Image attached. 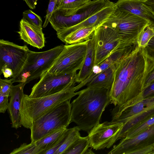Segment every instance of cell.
Here are the masks:
<instances>
[{
	"mask_svg": "<svg viewBox=\"0 0 154 154\" xmlns=\"http://www.w3.org/2000/svg\"><path fill=\"white\" fill-rule=\"evenodd\" d=\"M57 0H50L47 10L45 20L43 27L45 28L47 26L52 14L57 10Z\"/></svg>",
	"mask_w": 154,
	"mask_h": 154,
	"instance_id": "obj_34",
	"label": "cell"
},
{
	"mask_svg": "<svg viewBox=\"0 0 154 154\" xmlns=\"http://www.w3.org/2000/svg\"><path fill=\"white\" fill-rule=\"evenodd\" d=\"M91 0H57L58 10L63 15L68 16L75 14Z\"/></svg>",
	"mask_w": 154,
	"mask_h": 154,
	"instance_id": "obj_24",
	"label": "cell"
},
{
	"mask_svg": "<svg viewBox=\"0 0 154 154\" xmlns=\"http://www.w3.org/2000/svg\"><path fill=\"white\" fill-rule=\"evenodd\" d=\"M26 84L20 82L13 85L8 110L11 122V127L16 129L21 127L20 110L24 94L23 90Z\"/></svg>",
	"mask_w": 154,
	"mask_h": 154,
	"instance_id": "obj_15",
	"label": "cell"
},
{
	"mask_svg": "<svg viewBox=\"0 0 154 154\" xmlns=\"http://www.w3.org/2000/svg\"><path fill=\"white\" fill-rule=\"evenodd\" d=\"M149 25L145 19L117 7L102 25L111 28L118 33L121 38L120 49L136 43L139 34Z\"/></svg>",
	"mask_w": 154,
	"mask_h": 154,
	"instance_id": "obj_4",
	"label": "cell"
},
{
	"mask_svg": "<svg viewBox=\"0 0 154 154\" xmlns=\"http://www.w3.org/2000/svg\"><path fill=\"white\" fill-rule=\"evenodd\" d=\"M80 130L78 126L69 128L68 133L63 143L55 154H63L71 145L81 136L79 132Z\"/></svg>",
	"mask_w": 154,
	"mask_h": 154,
	"instance_id": "obj_27",
	"label": "cell"
},
{
	"mask_svg": "<svg viewBox=\"0 0 154 154\" xmlns=\"http://www.w3.org/2000/svg\"><path fill=\"white\" fill-rule=\"evenodd\" d=\"M77 74L76 72L51 74L47 71L33 86L29 96L31 98H37L58 93L75 80Z\"/></svg>",
	"mask_w": 154,
	"mask_h": 154,
	"instance_id": "obj_8",
	"label": "cell"
},
{
	"mask_svg": "<svg viewBox=\"0 0 154 154\" xmlns=\"http://www.w3.org/2000/svg\"><path fill=\"white\" fill-rule=\"evenodd\" d=\"M104 0H91L75 14L66 16L57 10L52 15L49 22L56 31L79 23L103 8L109 1Z\"/></svg>",
	"mask_w": 154,
	"mask_h": 154,
	"instance_id": "obj_10",
	"label": "cell"
},
{
	"mask_svg": "<svg viewBox=\"0 0 154 154\" xmlns=\"http://www.w3.org/2000/svg\"><path fill=\"white\" fill-rule=\"evenodd\" d=\"M154 95V82L145 88L138 97L131 101L127 105L128 107L131 106L142 100L149 97Z\"/></svg>",
	"mask_w": 154,
	"mask_h": 154,
	"instance_id": "obj_32",
	"label": "cell"
},
{
	"mask_svg": "<svg viewBox=\"0 0 154 154\" xmlns=\"http://www.w3.org/2000/svg\"><path fill=\"white\" fill-rule=\"evenodd\" d=\"M123 124L106 121L94 126L88 133L90 147L95 150L110 148L118 140Z\"/></svg>",
	"mask_w": 154,
	"mask_h": 154,
	"instance_id": "obj_11",
	"label": "cell"
},
{
	"mask_svg": "<svg viewBox=\"0 0 154 154\" xmlns=\"http://www.w3.org/2000/svg\"><path fill=\"white\" fill-rule=\"evenodd\" d=\"M29 50L26 45L20 46L0 39V68L7 66L12 69L14 77L22 67Z\"/></svg>",
	"mask_w": 154,
	"mask_h": 154,
	"instance_id": "obj_12",
	"label": "cell"
},
{
	"mask_svg": "<svg viewBox=\"0 0 154 154\" xmlns=\"http://www.w3.org/2000/svg\"><path fill=\"white\" fill-rule=\"evenodd\" d=\"M105 0V1H110L109 0Z\"/></svg>",
	"mask_w": 154,
	"mask_h": 154,
	"instance_id": "obj_45",
	"label": "cell"
},
{
	"mask_svg": "<svg viewBox=\"0 0 154 154\" xmlns=\"http://www.w3.org/2000/svg\"><path fill=\"white\" fill-rule=\"evenodd\" d=\"M146 47L154 49V36L149 40Z\"/></svg>",
	"mask_w": 154,
	"mask_h": 154,
	"instance_id": "obj_42",
	"label": "cell"
},
{
	"mask_svg": "<svg viewBox=\"0 0 154 154\" xmlns=\"http://www.w3.org/2000/svg\"><path fill=\"white\" fill-rule=\"evenodd\" d=\"M109 90L87 87L80 91L71 104V123L88 133L100 123L102 113L110 103Z\"/></svg>",
	"mask_w": 154,
	"mask_h": 154,
	"instance_id": "obj_2",
	"label": "cell"
},
{
	"mask_svg": "<svg viewBox=\"0 0 154 154\" xmlns=\"http://www.w3.org/2000/svg\"><path fill=\"white\" fill-rule=\"evenodd\" d=\"M75 80L61 91L57 93L37 98H31L24 94L20 110L21 124L30 129L33 122L52 108L61 103L79 95L75 92Z\"/></svg>",
	"mask_w": 154,
	"mask_h": 154,
	"instance_id": "obj_3",
	"label": "cell"
},
{
	"mask_svg": "<svg viewBox=\"0 0 154 154\" xmlns=\"http://www.w3.org/2000/svg\"><path fill=\"white\" fill-rule=\"evenodd\" d=\"M151 154H154V150L151 153Z\"/></svg>",
	"mask_w": 154,
	"mask_h": 154,
	"instance_id": "obj_44",
	"label": "cell"
},
{
	"mask_svg": "<svg viewBox=\"0 0 154 154\" xmlns=\"http://www.w3.org/2000/svg\"><path fill=\"white\" fill-rule=\"evenodd\" d=\"M27 5L31 9H34L35 8L38 0H23Z\"/></svg>",
	"mask_w": 154,
	"mask_h": 154,
	"instance_id": "obj_40",
	"label": "cell"
},
{
	"mask_svg": "<svg viewBox=\"0 0 154 154\" xmlns=\"http://www.w3.org/2000/svg\"><path fill=\"white\" fill-rule=\"evenodd\" d=\"M154 69V58L137 42L119 61L109 91L112 118L117 116L131 101L141 94L149 75Z\"/></svg>",
	"mask_w": 154,
	"mask_h": 154,
	"instance_id": "obj_1",
	"label": "cell"
},
{
	"mask_svg": "<svg viewBox=\"0 0 154 154\" xmlns=\"http://www.w3.org/2000/svg\"><path fill=\"white\" fill-rule=\"evenodd\" d=\"M144 3L154 12V0H143Z\"/></svg>",
	"mask_w": 154,
	"mask_h": 154,
	"instance_id": "obj_41",
	"label": "cell"
},
{
	"mask_svg": "<svg viewBox=\"0 0 154 154\" xmlns=\"http://www.w3.org/2000/svg\"><path fill=\"white\" fill-rule=\"evenodd\" d=\"M149 54L154 58V49L146 47ZM154 82V69L149 75L146 80L144 89L148 86L150 84Z\"/></svg>",
	"mask_w": 154,
	"mask_h": 154,
	"instance_id": "obj_36",
	"label": "cell"
},
{
	"mask_svg": "<svg viewBox=\"0 0 154 154\" xmlns=\"http://www.w3.org/2000/svg\"><path fill=\"white\" fill-rule=\"evenodd\" d=\"M22 19L37 29L42 30V21L41 17L30 10L24 11Z\"/></svg>",
	"mask_w": 154,
	"mask_h": 154,
	"instance_id": "obj_29",
	"label": "cell"
},
{
	"mask_svg": "<svg viewBox=\"0 0 154 154\" xmlns=\"http://www.w3.org/2000/svg\"><path fill=\"white\" fill-rule=\"evenodd\" d=\"M95 65L105 60L110 54L119 49L121 38L113 29L101 26L94 31Z\"/></svg>",
	"mask_w": 154,
	"mask_h": 154,
	"instance_id": "obj_9",
	"label": "cell"
},
{
	"mask_svg": "<svg viewBox=\"0 0 154 154\" xmlns=\"http://www.w3.org/2000/svg\"><path fill=\"white\" fill-rule=\"evenodd\" d=\"M95 65L94 44L93 37L88 41L87 49L82 66L77 74L76 83H80L88 78L91 74Z\"/></svg>",
	"mask_w": 154,
	"mask_h": 154,
	"instance_id": "obj_19",
	"label": "cell"
},
{
	"mask_svg": "<svg viewBox=\"0 0 154 154\" xmlns=\"http://www.w3.org/2000/svg\"><path fill=\"white\" fill-rule=\"evenodd\" d=\"M64 48V45H61L42 52L29 50L22 67L11 79L13 82H25L26 84L40 77L52 66Z\"/></svg>",
	"mask_w": 154,
	"mask_h": 154,
	"instance_id": "obj_6",
	"label": "cell"
},
{
	"mask_svg": "<svg viewBox=\"0 0 154 154\" xmlns=\"http://www.w3.org/2000/svg\"><path fill=\"white\" fill-rule=\"evenodd\" d=\"M90 147L88 135L85 137L80 136L65 151L64 154H85Z\"/></svg>",
	"mask_w": 154,
	"mask_h": 154,
	"instance_id": "obj_26",
	"label": "cell"
},
{
	"mask_svg": "<svg viewBox=\"0 0 154 154\" xmlns=\"http://www.w3.org/2000/svg\"><path fill=\"white\" fill-rule=\"evenodd\" d=\"M10 154H38L35 142L27 144L24 143L17 148L14 149Z\"/></svg>",
	"mask_w": 154,
	"mask_h": 154,
	"instance_id": "obj_31",
	"label": "cell"
},
{
	"mask_svg": "<svg viewBox=\"0 0 154 154\" xmlns=\"http://www.w3.org/2000/svg\"><path fill=\"white\" fill-rule=\"evenodd\" d=\"M119 61L94 76L85 85L87 87L104 88L110 91Z\"/></svg>",
	"mask_w": 154,
	"mask_h": 154,
	"instance_id": "obj_20",
	"label": "cell"
},
{
	"mask_svg": "<svg viewBox=\"0 0 154 154\" xmlns=\"http://www.w3.org/2000/svg\"><path fill=\"white\" fill-rule=\"evenodd\" d=\"M154 116V106L129 119L123 123L118 140L122 139L127 132L140 125Z\"/></svg>",
	"mask_w": 154,
	"mask_h": 154,
	"instance_id": "obj_22",
	"label": "cell"
},
{
	"mask_svg": "<svg viewBox=\"0 0 154 154\" xmlns=\"http://www.w3.org/2000/svg\"><path fill=\"white\" fill-rule=\"evenodd\" d=\"M8 97L0 94V112L5 113L7 109L9 103Z\"/></svg>",
	"mask_w": 154,
	"mask_h": 154,
	"instance_id": "obj_37",
	"label": "cell"
},
{
	"mask_svg": "<svg viewBox=\"0 0 154 154\" xmlns=\"http://www.w3.org/2000/svg\"><path fill=\"white\" fill-rule=\"evenodd\" d=\"M20 38L28 44L38 49L45 46V38L42 30H39L22 18L17 32Z\"/></svg>",
	"mask_w": 154,
	"mask_h": 154,
	"instance_id": "obj_17",
	"label": "cell"
},
{
	"mask_svg": "<svg viewBox=\"0 0 154 154\" xmlns=\"http://www.w3.org/2000/svg\"><path fill=\"white\" fill-rule=\"evenodd\" d=\"M13 82L11 79H0V94L7 96L11 97V94Z\"/></svg>",
	"mask_w": 154,
	"mask_h": 154,
	"instance_id": "obj_33",
	"label": "cell"
},
{
	"mask_svg": "<svg viewBox=\"0 0 154 154\" xmlns=\"http://www.w3.org/2000/svg\"><path fill=\"white\" fill-rule=\"evenodd\" d=\"M121 10L128 12L148 21L154 26V12L143 0H118L115 3Z\"/></svg>",
	"mask_w": 154,
	"mask_h": 154,
	"instance_id": "obj_16",
	"label": "cell"
},
{
	"mask_svg": "<svg viewBox=\"0 0 154 154\" xmlns=\"http://www.w3.org/2000/svg\"><path fill=\"white\" fill-rule=\"evenodd\" d=\"M70 100L57 105L33 122L30 129L31 142L67 128L71 123Z\"/></svg>",
	"mask_w": 154,
	"mask_h": 154,
	"instance_id": "obj_5",
	"label": "cell"
},
{
	"mask_svg": "<svg viewBox=\"0 0 154 154\" xmlns=\"http://www.w3.org/2000/svg\"><path fill=\"white\" fill-rule=\"evenodd\" d=\"M69 128H67L63 134L51 148L46 151L44 154H55L56 151L59 149L63 143L69 131Z\"/></svg>",
	"mask_w": 154,
	"mask_h": 154,
	"instance_id": "obj_35",
	"label": "cell"
},
{
	"mask_svg": "<svg viewBox=\"0 0 154 154\" xmlns=\"http://www.w3.org/2000/svg\"><path fill=\"white\" fill-rule=\"evenodd\" d=\"M131 46L117 50L102 62L94 65L90 75L85 81L75 86L76 91L85 86L94 76L120 61L126 54Z\"/></svg>",
	"mask_w": 154,
	"mask_h": 154,
	"instance_id": "obj_18",
	"label": "cell"
},
{
	"mask_svg": "<svg viewBox=\"0 0 154 154\" xmlns=\"http://www.w3.org/2000/svg\"><path fill=\"white\" fill-rule=\"evenodd\" d=\"M67 128L59 130L35 142L38 154L44 153L52 147L62 136Z\"/></svg>",
	"mask_w": 154,
	"mask_h": 154,
	"instance_id": "obj_25",
	"label": "cell"
},
{
	"mask_svg": "<svg viewBox=\"0 0 154 154\" xmlns=\"http://www.w3.org/2000/svg\"><path fill=\"white\" fill-rule=\"evenodd\" d=\"M88 41L66 44L47 72L51 74H63L76 72L80 70L85 59Z\"/></svg>",
	"mask_w": 154,
	"mask_h": 154,
	"instance_id": "obj_7",
	"label": "cell"
},
{
	"mask_svg": "<svg viewBox=\"0 0 154 154\" xmlns=\"http://www.w3.org/2000/svg\"><path fill=\"white\" fill-rule=\"evenodd\" d=\"M94 154V152H93L91 149H90L88 148L87 150L85 152V154Z\"/></svg>",
	"mask_w": 154,
	"mask_h": 154,
	"instance_id": "obj_43",
	"label": "cell"
},
{
	"mask_svg": "<svg viewBox=\"0 0 154 154\" xmlns=\"http://www.w3.org/2000/svg\"><path fill=\"white\" fill-rule=\"evenodd\" d=\"M154 150V146H149L133 151L130 154H151Z\"/></svg>",
	"mask_w": 154,
	"mask_h": 154,
	"instance_id": "obj_38",
	"label": "cell"
},
{
	"mask_svg": "<svg viewBox=\"0 0 154 154\" xmlns=\"http://www.w3.org/2000/svg\"><path fill=\"white\" fill-rule=\"evenodd\" d=\"M121 140L108 154H130L133 151L141 148L154 146V124L134 137Z\"/></svg>",
	"mask_w": 154,
	"mask_h": 154,
	"instance_id": "obj_13",
	"label": "cell"
},
{
	"mask_svg": "<svg viewBox=\"0 0 154 154\" xmlns=\"http://www.w3.org/2000/svg\"><path fill=\"white\" fill-rule=\"evenodd\" d=\"M3 74L6 78L13 77V73L12 69L6 66L0 68V75Z\"/></svg>",
	"mask_w": 154,
	"mask_h": 154,
	"instance_id": "obj_39",
	"label": "cell"
},
{
	"mask_svg": "<svg viewBox=\"0 0 154 154\" xmlns=\"http://www.w3.org/2000/svg\"><path fill=\"white\" fill-rule=\"evenodd\" d=\"M154 36V26L149 25L139 34L137 40L138 46L146 48L150 39Z\"/></svg>",
	"mask_w": 154,
	"mask_h": 154,
	"instance_id": "obj_28",
	"label": "cell"
},
{
	"mask_svg": "<svg viewBox=\"0 0 154 154\" xmlns=\"http://www.w3.org/2000/svg\"><path fill=\"white\" fill-rule=\"evenodd\" d=\"M154 124V116L142 124L127 132L123 138H129L137 135Z\"/></svg>",
	"mask_w": 154,
	"mask_h": 154,
	"instance_id": "obj_30",
	"label": "cell"
},
{
	"mask_svg": "<svg viewBox=\"0 0 154 154\" xmlns=\"http://www.w3.org/2000/svg\"><path fill=\"white\" fill-rule=\"evenodd\" d=\"M116 8V3L109 1L101 9L79 23L57 31V37L61 40L68 34L80 28L91 26L98 27L102 25Z\"/></svg>",
	"mask_w": 154,
	"mask_h": 154,
	"instance_id": "obj_14",
	"label": "cell"
},
{
	"mask_svg": "<svg viewBox=\"0 0 154 154\" xmlns=\"http://www.w3.org/2000/svg\"><path fill=\"white\" fill-rule=\"evenodd\" d=\"M97 28L91 26L80 28L68 34L61 40L68 44L88 41L91 38L94 30Z\"/></svg>",
	"mask_w": 154,
	"mask_h": 154,
	"instance_id": "obj_23",
	"label": "cell"
},
{
	"mask_svg": "<svg viewBox=\"0 0 154 154\" xmlns=\"http://www.w3.org/2000/svg\"></svg>",
	"mask_w": 154,
	"mask_h": 154,
	"instance_id": "obj_46",
	"label": "cell"
},
{
	"mask_svg": "<svg viewBox=\"0 0 154 154\" xmlns=\"http://www.w3.org/2000/svg\"><path fill=\"white\" fill-rule=\"evenodd\" d=\"M154 106V95L148 97L123 111L112 122L123 123L129 119Z\"/></svg>",
	"mask_w": 154,
	"mask_h": 154,
	"instance_id": "obj_21",
	"label": "cell"
}]
</instances>
